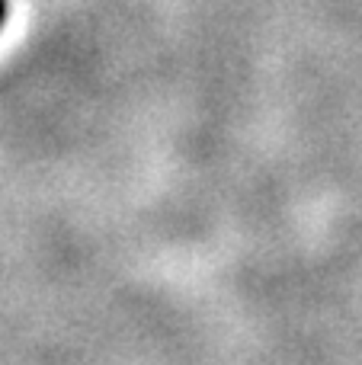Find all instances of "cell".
Listing matches in <instances>:
<instances>
[{
	"label": "cell",
	"mask_w": 362,
	"mask_h": 365,
	"mask_svg": "<svg viewBox=\"0 0 362 365\" xmlns=\"http://www.w3.org/2000/svg\"><path fill=\"white\" fill-rule=\"evenodd\" d=\"M6 23V0H0V26Z\"/></svg>",
	"instance_id": "obj_1"
}]
</instances>
